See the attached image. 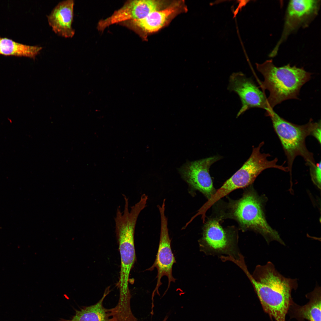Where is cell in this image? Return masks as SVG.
<instances>
[{
  "label": "cell",
  "mask_w": 321,
  "mask_h": 321,
  "mask_svg": "<svg viewBox=\"0 0 321 321\" xmlns=\"http://www.w3.org/2000/svg\"><path fill=\"white\" fill-rule=\"evenodd\" d=\"M234 263L251 281L264 311L276 321H286L293 301L292 292L298 287L297 279L283 276L270 261L257 266L252 274L249 272L244 257L235 260Z\"/></svg>",
  "instance_id": "1"
},
{
  "label": "cell",
  "mask_w": 321,
  "mask_h": 321,
  "mask_svg": "<svg viewBox=\"0 0 321 321\" xmlns=\"http://www.w3.org/2000/svg\"><path fill=\"white\" fill-rule=\"evenodd\" d=\"M256 65L264 78L260 86L270 93L267 101L270 110L284 100L298 99L301 87L311 78V73L303 67L291 66L289 64L277 67L272 60Z\"/></svg>",
  "instance_id": "2"
},
{
  "label": "cell",
  "mask_w": 321,
  "mask_h": 321,
  "mask_svg": "<svg viewBox=\"0 0 321 321\" xmlns=\"http://www.w3.org/2000/svg\"><path fill=\"white\" fill-rule=\"evenodd\" d=\"M263 204L262 197L250 188L240 199L230 200L226 206L227 212L221 215L223 219L228 218L236 221L243 232L251 230L259 233L268 244L275 241L285 245L278 232L266 220Z\"/></svg>",
  "instance_id": "3"
},
{
  "label": "cell",
  "mask_w": 321,
  "mask_h": 321,
  "mask_svg": "<svg viewBox=\"0 0 321 321\" xmlns=\"http://www.w3.org/2000/svg\"><path fill=\"white\" fill-rule=\"evenodd\" d=\"M271 120L273 128L278 136L287 157V167L291 176L293 163L298 156L302 157L307 166L312 168L316 165L313 154L307 149L306 144L307 137L321 123L312 119L304 125H298L287 121L273 110L265 113Z\"/></svg>",
  "instance_id": "4"
},
{
  "label": "cell",
  "mask_w": 321,
  "mask_h": 321,
  "mask_svg": "<svg viewBox=\"0 0 321 321\" xmlns=\"http://www.w3.org/2000/svg\"><path fill=\"white\" fill-rule=\"evenodd\" d=\"M264 144V142L262 141L257 147H253L250 156L241 167L226 180L202 206L204 210L207 211L219 200L232 191L251 185L258 176L266 169L273 168L289 172L288 167L284 166L286 161L282 165L277 164L278 159L277 158L269 160L268 158L271 156L269 153L261 152L260 149Z\"/></svg>",
  "instance_id": "5"
},
{
  "label": "cell",
  "mask_w": 321,
  "mask_h": 321,
  "mask_svg": "<svg viewBox=\"0 0 321 321\" xmlns=\"http://www.w3.org/2000/svg\"><path fill=\"white\" fill-rule=\"evenodd\" d=\"M138 218L135 215L125 213L114 218L115 232L119 246L121 259L120 276L117 286L122 305L130 303L131 295L129 287V276L136 260L134 236Z\"/></svg>",
  "instance_id": "6"
},
{
  "label": "cell",
  "mask_w": 321,
  "mask_h": 321,
  "mask_svg": "<svg viewBox=\"0 0 321 321\" xmlns=\"http://www.w3.org/2000/svg\"><path fill=\"white\" fill-rule=\"evenodd\" d=\"M219 216L210 218L202 228V237L198 240L200 251L206 255L232 257L238 259L241 254L238 245V235L235 230L224 229Z\"/></svg>",
  "instance_id": "7"
},
{
  "label": "cell",
  "mask_w": 321,
  "mask_h": 321,
  "mask_svg": "<svg viewBox=\"0 0 321 321\" xmlns=\"http://www.w3.org/2000/svg\"><path fill=\"white\" fill-rule=\"evenodd\" d=\"M221 158L215 155L192 162H188L179 169L182 178L188 185L189 193L195 195L196 191L210 199L216 191L209 173L210 166Z\"/></svg>",
  "instance_id": "8"
},
{
  "label": "cell",
  "mask_w": 321,
  "mask_h": 321,
  "mask_svg": "<svg viewBox=\"0 0 321 321\" xmlns=\"http://www.w3.org/2000/svg\"><path fill=\"white\" fill-rule=\"evenodd\" d=\"M165 201L164 199L162 204L157 206L160 215V230L156 258L152 265L146 270L152 271L156 268L158 271L157 284L152 293V298L155 292L159 294L158 289L162 284L161 279L163 276H167L168 280V287L165 293L169 288L171 282H175L176 280L172 274V267L176 262L171 249V240L169 233L167 218L165 214Z\"/></svg>",
  "instance_id": "9"
},
{
  "label": "cell",
  "mask_w": 321,
  "mask_h": 321,
  "mask_svg": "<svg viewBox=\"0 0 321 321\" xmlns=\"http://www.w3.org/2000/svg\"><path fill=\"white\" fill-rule=\"evenodd\" d=\"M227 89L237 94L241 100L242 106L237 117L251 108H262L266 110V112L272 110L269 108L264 92L251 78L247 77L241 72L234 73L231 75Z\"/></svg>",
  "instance_id": "10"
},
{
  "label": "cell",
  "mask_w": 321,
  "mask_h": 321,
  "mask_svg": "<svg viewBox=\"0 0 321 321\" xmlns=\"http://www.w3.org/2000/svg\"><path fill=\"white\" fill-rule=\"evenodd\" d=\"M160 3L158 0H140L130 1L110 17L100 21L98 28L102 30L113 24L128 20L143 19L151 13L159 10Z\"/></svg>",
  "instance_id": "11"
},
{
  "label": "cell",
  "mask_w": 321,
  "mask_h": 321,
  "mask_svg": "<svg viewBox=\"0 0 321 321\" xmlns=\"http://www.w3.org/2000/svg\"><path fill=\"white\" fill-rule=\"evenodd\" d=\"M319 1L313 0H293L289 1L282 36L273 50V52H277L280 45L291 32L309 17L316 14Z\"/></svg>",
  "instance_id": "12"
},
{
  "label": "cell",
  "mask_w": 321,
  "mask_h": 321,
  "mask_svg": "<svg viewBox=\"0 0 321 321\" xmlns=\"http://www.w3.org/2000/svg\"><path fill=\"white\" fill-rule=\"evenodd\" d=\"M74 5L73 0L62 1L47 16L49 25L54 32L59 36L71 38L75 34V31L72 26Z\"/></svg>",
  "instance_id": "13"
},
{
  "label": "cell",
  "mask_w": 321,
  "mask_h": 321,
  "mask_svg": "<svg viewBox=\"0 0 321 321\" xmlns=\"http://www.w3.org/2000/svg\"><path fill=\"white\" fill-rule=\"evenodd\" d=\"M180 4V2L175 3L164 9L153 12L143 19L130 21V26L145 33L157 32L179 12L181 7Z\"/></svg>",
  "instance_id": "14"
},
{
  "label": "cell",
  "mask_w": 321,
  "mask_h": 321,
  "mask_svg": "<svg viewBox=\"0 0 321 321\" xmlns=\"http://www.w3.org/2000/svg\"><path fill=\"white\" fill-rule=\"evenodd\" d=\"M309 301L306 304L299 306L293 301L288 311L290 318L298 321H321V288L317 284L314 290L306 295Z\"/></svg>",
  "instance_id": "15"
},
{
  "label": "cell",
  "mask_w": 321,
  "mask_h": 321,
  "mask_svg": "<svg viewBox=\"0 0 321 321\" xmlns=\"http://www.w3.org/2000/svg\"><path fill=\"white\" fill-rule=\"evenodd\" d=\"M110 287L106 288L101 298L96 303L83 307L75 311V314L69 320L60 321H114L110 309L103 306L104 299L110 292Z\"/></svg>",
  "instance_id": "16"
},
{
  "label": "cell",
  "mask_w": 321,
  "mask_h": 321,
  "mask_svg": "<svg viewBox=\"0 0 321 321\" xmlns=\"http://www.w3.org/2000/svg\"><path fill=\"white\" fill-rule=\"evenodd\" d=\"M38 46L21 43L6 37H0V54L35 59L42 49Z\"/></svg>",
  "instance_id": "17"
},
{
  "label": "cell",
  "mask_w": 321,
  "mask_h": 321,
  "mask_svg": "<svg viewBox=\"0 0 321 321\" xmlns=\"http://www.w3.org/2000/svg\"><path fill=\"white\" fill-rule=\"evenodd\" d=\"M321 162L316 163L315 166L313 168L309 169L310 173L311 180L317 187L320 189L321 188Z\"/></svg>",
  "instance_id": "18"
},
{
  "label": "cell",
  "mask_w": 321,
  "mask_h": 321,
  "mask_svg": "<svg viewBox=\"0 0 321 321\" xmlns=\"http://www.w3.org/2000/svg\"><path fill=\"white\" fill-rule=\"evenodd\" d=\"M311 136L314 137L319 144H321V123L313 131Z\"/></svg>",
  "instance_id": "19"
},
{
  "label": "cell",
  "mask_w": 321,
  "mask_h": 321,
  "mask_svg": "<svg viewBox=\"0 0 321 321\" xmlns=\"http://www.w3.org/2000/svg\"><path fill=\"white\" fill-rule=\"evenodd\" d=\"M167 317H165V318H164V320H163V321H166V320L167 319Z\"/></svg>",
  "instance_id": "20"
}]
</instances>
